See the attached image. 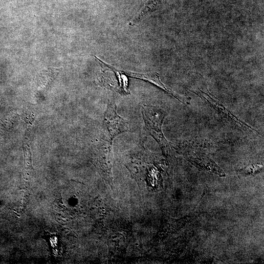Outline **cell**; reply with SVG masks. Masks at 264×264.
Here are the masks:
<instances>
[{
  "mask_svg": "<svg viewBox=\"0 0 264 264\" xmlns=\"http://www.w3.org/2000/svg\"><path fill=\"white\" fill-rule=\"evenodd\" d=\"M262 168V166L253 165L242 170L241 172L246 174H251Z\"/></svg>",
  "mask_w": 264,
  "mask_h": 264,
  "instance_id": "52a82bcc",
  "label": "cell"
},
{
  "mask_svg": "<svg viewBox=\"0 0 264 264\" xmlns=\"http://www.w3.org/2000/svg\"><path fill=\"white\" fill-rule=\"evenodd\" d=\"M104 124L107 129L104 136L112 141L117 135L130 131L128 123L117 114L116 106L113 102L108 104L104 116Z\"/></svg>",
  "mask_w": 264,
  "mask_h": 264,
  "instance_id": "7a4b0ae2",
  "label": "cell"
},
{
  "mask_svg": "<svg viewBox=\"0 0 264 264\" xmlns=\"http://www.w3.org/2000/svg\"><path fill=\"white\" fill-rule=\"evenodd\" d=\"M108 67L112 72L110 76L107 72L101 70L102 74L100 83L102 86L111 89L123 95L130 94L128 89V79L123 71L119 70L108 64Z\"/></svg>",
  "mask_w": 264,
  "mask_h": 264,
  "instance_id": "3957f363",
  "label": "cell"
},
{
  "mask_svg": "<svg viewBox=\"0 0 264 264\" xmlns=\"http://www.w3.org/2000/svg\"><path fill=\"white\" fill-rule=\"evenodd\" d=\"M124 73L130 77L135 78L148 81L161 88L165 91L176 98L183 103L185 102L184 98L177 94L170 88H167L160 81L159 76L156 72H148L146 73L132 72L123 71Z\"/></svg>",
  "mask_w": 264,
  "mask_h": 264,
  "instance_id": "5b68a950",
  "label": "cell"
},
{
  "mask_svg": "<svg viewBox=\"0 0 264 264\" xmlns=\"http://www.w3.org/2000/svg\"><path fill=\"white\" fill-rule=\"evenodd\" d=\"M142 114L148 132L157 141L163 151H169V144L162 131V126L166 116V112L157 107L143 105Z\"/></svg>",
  "mask_w": 264,
  "mask_h": 264,
  "instance_id": "6da1fadb",
  "label": "cell"
},
{
  "mask_svg": "<svg viewBox=\"0 0 264 264\" xmlns=\"http://www.w3.org/2000/svg\"><path fill=\"white\" fill-rule=\"evenodd\" d=\"M196 93L201 98H202L207 101L215 109L222 113L224 117L227 118L228 119L232 120V121L239 125V126L242 128L244 130L251 131L253 132H258L251 126L241 121V120L239 119L231 113L229 110L218 101V100H217L214 96L209 93H207L199 90V91H197Z\"/></svg>",
  "mask_w": 264,
  "mask_h": 264,
  "instance_id": "277c9868",
  "label": "cell"
},
{
  "mask_svg": "<svg viewBox=\"0 0 264 264\" xmlns=\"http://www.w3.org/2000/svg\"><path fill=\"white\" fill-rule=\"evenodd\" d=\"M161 0H148L141 11L131 21L130 25L134 26L137 24L145 16L156 9Z\"/></svg>",
  "mask_w": 264,
  "mask_h": 264,
  "instance_id": "8992f818",
  "label": "cell"
}]
</instances>
